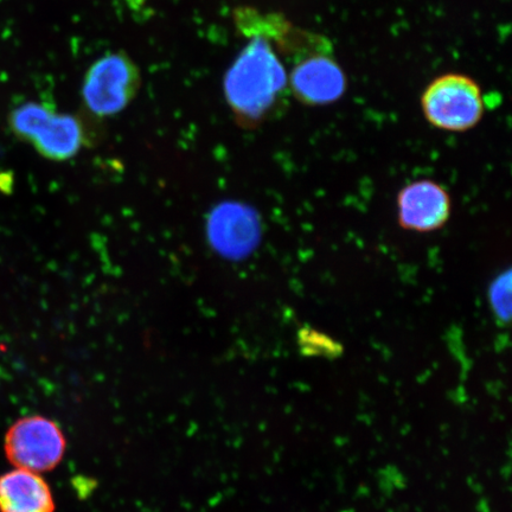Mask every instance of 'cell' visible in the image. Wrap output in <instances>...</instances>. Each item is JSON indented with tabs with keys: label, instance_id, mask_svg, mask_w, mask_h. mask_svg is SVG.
I'll use <instances>...</instances> for the list:
<instances>
[{
	"label": "cell",
	"instance_id": "6da1fadb",
	"mask_svg": "<svg viewBox=\"0 0 512 512\" xmlns=\"http://www.w3.org/2000/svg\"><path fill=\"white\" fill-rule=\"evenodd\" d=\"M224 94L241 124L256 126L272 114L288 89L285 67L264 37H254L228 69Z\"/></svg>",
	"mask_w": 512,
	"mask_h": 512
},
{
	"label": "cell",
	"instance_id": "7a4b0ae2",
	"mask_svg": "<svg viewBox=\"0 0 512 512\" xmlns=\"http://www.w3.org/2000/svg\"><path fill=\"white\" fill-rule=\"evenodd\" d=\"M10 127L18 138L55 162L73 158L87 143L85 127L78 118L57 113L41 102L29 101L16 107L10 114Z\"/></svg>",
	"mask_w": 512,
	"mask_h": 512
},
{
	"label": "cell",
	"instance_id": "3957f363",
	"mask_svg": "<svg viewBox=\"0 0 512 512\" xmlns=\"http://www.w3.org/2000/svg\"><path fill=\"white\" fill-rule=\"evenodd\" d=\"M426 120L438 130L466 132L484 117L482 88L470 76L448 73L434 79L421 96Z\"/></svg>",
	"mask_w": 512,
	"mask_h": 512
},
{
	"label": "cell",
	"instance_id": "277c9868",
	"mask_svg": "<svg viewBox=\"0 0 512 512\" xmlns=\"http://www.w3.org/2000/svg\"><path fill=\"white\" fill-rule=\"evenodd\" d=\"M67 441L61 427L44 416H27L15 422L5 435L6 458L16 469L41 473L62 462Z\"/></svg>",
	"mask_w": 512,
	"mask_h": 512
},
{
	"label": "cell",
	"instance_id": "5b68a950",
	"mask_svg": "<svg viewBox=\"0 0 512 512\" xmlns=\"http://www.w3.org/2000/svg\"><path fill=\"white\" fill-rule=\"evenodd\" d=\"M139 86V70L130 57L110 54L89 68L82 88L83 100L89 112L110 117L131 104Z\"/></svg>",
	"mask_w": 512,
	"mask_h": 512
},
{
	"label": "cell",
	"instance_id": "8992f818",
	"mask_svg": "<svg viewBox=\"0 0 512 512\" xmlns=\"http://www.w3.org/2000/svg\"><path fill=\"white\" fill-rule=\"evenodd\" d=\"M451 210L450 194L431 179L409 183L398 195L399 224L409 232L432 233L443 228Z\"/></svg>",
	"mask_w": 512,
	"mask_h": 512
},
{
	"label": "cell",
	"instance_id": "52a82bcc",
	"mask_svg": "<svg viewBox=\"0 0 512 512\" xmlns=\"http://www.w3.org/2000/svg\"><path fill=\"white\" fill-rule=\"evenodd\" d=\"M347 85L341 66L323 53L306 56L288 79L296 99L309 106L334 104L342 98Z\"/></svg>",
	"mask_w": 512,
	"mask_h": 512
},
{
	"label": "cell",
	"instance_id": "ba28073f",
	"mask_svg": "<svg viewBox=\"0 0 512 512\" xmlns=\"http://www.w3.org/2000/svg\"><path fill=\"white\" fill-rule=\"evenodd\" d=\"M48 483L38 473L15 469L0 476V512H54Z\"/></svg>",
	"mask_w": 512,
	"mask_h": 512
},
{
	"label": "cell",
	"instance_id": "9c48e42d",
	"mask_svg": "<svg viewBox=\"0 0 512 512\" xmlns=\"http://www.w3.org/2000/svg\"><path fill=\"white\" fill-rule=\"evenodd\" d=\"M492 313L499 323L509 324L511 319V272L501 273L492 281L488 292Z\"/></svg>",
	"mask_w": 512,
	"mask_h": 512
},
{
	"label": "cell",
	"instance_id": "30bf717a",
	"mask_svg": "<svg viewBox=\"0 0 512 512\" xmlns=\"http://www.w3.org/2000/svg\"><path fill=\"white\" fill-rule=\"evenodd\" d=\"M300 345L305 355L336 357L341 354V345L317 331L300 332Z\"/></svg>",
	"mask_w": 512,
	"mask_h": 512
}]
</instances>
